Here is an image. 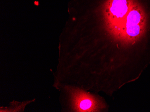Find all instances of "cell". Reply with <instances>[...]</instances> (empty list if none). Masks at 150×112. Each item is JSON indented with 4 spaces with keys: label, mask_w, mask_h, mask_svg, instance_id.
<instances>
[{
    "label": "cell",
    "mask_w": 150,
    "mask_h": 112,
    "mask_svg": "<svg viewBox=\"0 0 150 112\" xmlns=\"http://www.w3.org/2000/svg\"><path fill=\"white\" fill-rule=\"evenodd\" d=\"M71 107L75 112H99L104 104L98 98L78 88L70 89Z\"/></svg>",
    "instance_id": "1"
},
{
    "label": "cell",
    "mask_w": 150,
    "mask_h": 112,
    "mask_svg": "<svg viewBox=\"0 0 150 112\" xmlns=\"http://www.w3.org/2000/svg\"><path fill=\"white\" fill-rule=\"evenodd\" d=\"M125 28L127 35L132 38L139 37L143 32L145 17L142 12L137 7L131 8L126 17Z\"/></svg>",
    "instance_id": "2"
},
{
    "label": "cell",
    "mask_w": 150,
    "mask_h": 112,
    "mask_svg": "<svg viewBox=\"0 0 150 112\" xmlns=\"http://www.w3.org/2000/svg\"><path fill=\"white\" fill-rule=\"evenodd\" d=\"M129 0H112L110 11L112 17L116 20H121L126 17L129 11Z\"/></svg>",
    "instance_id": "3"
}]
</instances>
